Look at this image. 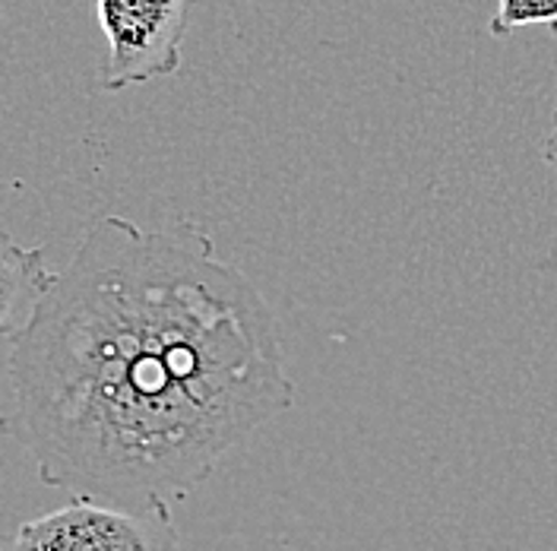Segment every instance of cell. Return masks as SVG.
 Here are the masks:
<instances>
[{
	"instance_id": "cell-6",
	"label": "cell",
	"mask_w": 557,
	"mask_h": 551,
	"mask_svg": "<svg viewBox=\"0 0 557 551\" xmlns=\"http://www.w3.org/2000/svg\"><path fill=\"white\" fill-rule=\"evenodd\" d=\"M542 162L557 174V108L555 114H552V127L545 134V143H542Z\"/></svg>"
},
{
	"instance_id": "cell-4",
	"label": "cell",
	"mask_w": 557,
	"mask_h": 551,
	"mask_svg": "<svg viewBox=\"0 0 557 551\" xmlns=\"http://www.w3.org/2000/svg\"><path fill=\"white\" fill-rule=\"evenodd\" d=\"M0 333L16 330L48 295L58 273L45 260V247H23L10 232L0 235Z\"/></svg>"
},
{
	"instance_id": "cell-3",
	"label": "cell",
	"mask_w": 557,
	"mask_h": 551,
	"mask_svg": "<svg viewBox=\"0 0 557 551\" xmlns=\"http://www.w3.org/2000/svg\"><path fill=\"white\" fill-rule=\"evenodd\" d=\"M13 551H177L165 514H131L92 501H73L45 517L26 519Z\"/></svg>"
},
{
	"instance_id": "cell-2",
	"label": "cell",
	"mask_w": 557,
	"mask_h": 551,
	"mask_svg": "<svg viewBox=\"0 0 557 551\" xmlns=\"http://www.w3.org/2000/svg\"><path fill=\"white\" fill-rule=\"evenodd\" d=\"M194 10L197 0H96V20L108 41L99 70L104 93L174 76Z\"/></svg>"
},
{
	"instance_id": "cell-1",
	"label": "cell",
	"mask_w": 557,
	"mask_h": 551,
	"mask_svg": "<svg viewBox=\"0 0 557 551\" xmlns=\"http://www.w3.org/2000/svg\"><path fill=\"white\" fill-rule=\"evenodd\" d=\"M3 340L7 431L73 501L165 514L295 406L276 314L194 219H96Z\"/></svg>"
},
{
	"instance_id": "cell-5",
	"label": "cell",
	"mask_w": 557,
	"mask_h": 551,
	"mask_svg": "<svg viewBox=\"0 0 557 551\" xmlns=\"http://www.w3.org/2000/svg\"><path fill=\"white\" fill-rule=\"evenodd\" d=\"M522 26H545L557 38V0H497L487 33L507 38Z\"/></svg>"
}]
</instances>
